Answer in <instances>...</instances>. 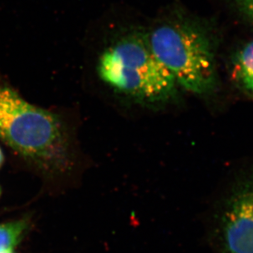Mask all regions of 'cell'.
Wrapping results in <instances>:
<instances>
[{
    "label": "cell",
    "mask_w": 253,
    "mask_h": 253,
    "mask_svg": "<svg viewBox=\"0 0 253 253\" xmlns=\"http://www.w3.org/2000/svg\"><path fill=\"white\" fill-rule=\"evenodd\" d=\"M1 193H2V190H1V188H0V196H1Z\"/></svg>",
    "instance_id": "10"
},
{
    "label": "cell",
    "mask_w": 253,
    "mask_h": 253,
    "mask_svg": "<svg viewBox=\"0 0 253 253\" xmlns=\"http://www.w3.org/2000/svg\"><path fill=\"white\" fill-rule=\"evenodd\" d=\"M29 226L27 219H18L0 224V252L13 251Z\"/></svg>",
    "instance_id": "6"
},
{
    "label": "cell",
    "mask_w": 253,
    "mask_h": 253,
    "mask_svg": "<svg viewBox=\"0 0 253 253\" xmlns=\"http://www.w3.org/2000/svg\"><path fill=\"white\" fill-rule=\"evenodd\" d=\"M240 12L253 24V0H235Z\"/></svg>",
    "instance_id": "7"
},
{
    "label": "cell",
    "mask_w": 253,
    "mask_h": 253,
    "mask_svg": "<svg viewBox=\"0 0 253 253\" xmlns=\"http://www.w3.org/2000/svg\"><path fill=\"white\" fill-rule=\"evenodd\" d=\"M234 72L242 85L253 93V41L248 43L237 55Z\"/></svg>",
    "instance_id": "5"
},
{
    "label": "cell",
    "mask_w": 253,
    "mask_h": 253,
    "mask_svg": "<svg viewBox=\"0 0 253 253\" xmlns=\"http://www.w3.org/2000/svg\"><path fill=\"white\" fill-rule=\"evenodd\" d=\"M0 140L49 175L73 169L70 138L59 115L37 107L0 80Z\"/></svg>",
    "instance_id": "1"
},
{
    "label": "cell",
    "mask_w": 253,
    "mask_h": 253,
    "mask_svg": "<svg viewBox=\"0 0 253 253\" xmlns=\"http://www.w3.org/2000/svg\"><path fill=\"white\" fill-rule=\"evenodd\" d=\"M97 73L115 92L149 105L169 99L177 84L155 56L146 33L137 30L119 37L103 51Z\"/></svg>",
    "instance_id": "2"
},
{
    "label": "cell",
    "mask_w": 253,
    "mask_h": 253,
    "mask_svg": "<svg viewBox=\"0 0 253 253\" xmlns=\"http://www.w3.org/2000/svg\"><path fill=\"white\" fill-rule=\"evenodd\" d=\"M0 253H13V251H3V252H0Z\"/></svg>",
    "instance_id": "9"
},
{
    "label": "cell",
    "mask_w": 253,
    "mask_h": 253,
    "mask_svg": "<svg viewBox=\"0 0 253 253\" xmlns=\"http://www.w3.org/2000/svg\"><path fill=\"white\" fill-rule=\"evenodd\" d=\"M3 162H4V155H3L2 149L0 148V168H1L2 165H3Z\"/></svg>",
    "instance_id": "8"
},
{
    "label": "cell",
    "mask_w": 253,
    "mask_h": 253,
    "mask_svg": "<svg viewBox=\"0 0 253 253\" xmlns=\"http://www.w3.org/2000/svg\"><path fill=\"white\" fill-rule=\"evenodd\" d=\"M155 56L172 74L176 83L195 94H203L214 83L211 43L197 27L183 22L159 25L146 34Z\"/></svg>",
    "instance_id": "3"
},
{
    "label": "cell",
    "mask_w": 253,
    "mask_h": 253,
    "mask_svg": "<svg viewBox=\"0 0 253 253\" xmlns=\"http://www.w3.org/2000/svg\"><path fill=\"white\" fill-rule=\"evenodd\" d=\"M209 234L215 253H253V181L229 196Z\"/></svg>",
    "instance_id": "4"
}]
</instances>
